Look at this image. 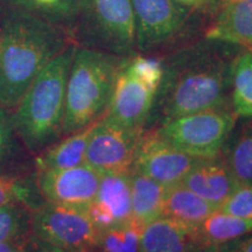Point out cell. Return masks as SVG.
Returning <instances> with one entry per match:
<instances>
[{
	"instance_id": "obj_1",
	"label": "cell",
	"mask_w": 252,
	"mask_h": 252,
	"mask_svg": "<svg viewBox=\"0 0 252 252\" xmlns=\"http://www.w3.org/2000/svg\"><path fill=\"white\" fill-rule=\"evenodd\" d=\"M231 63L215 47L197 46L163 65L162 82L156 97L162 123L225 108Z\"/></svg>"
},
{
	"instance_id": "obj_2",
	"label": "cell",
	"mask_w": 252,
	"mask_h": 252,
	"mask_svg": "<svg viewBox=\"0 0 252 252\" xmlns=\"http://www.w3.org/2000/svg\"><path fill=\"white\" fill-rule=\"evenodd\" d=\"M49 21L31 13L13 15L0 28V105L13 111L32 82L67 48Z\"/></svg>"
},
{
	"instance_id": "obj_3",
	"label": "cell",
	"mask_w": 252,
	"mask_h": 252,
	"mask_svg": "<svg viewBox=\"0 0 252 252\" xmlns=\"http://www.w3.org/2000/svg\"><path fill=\"white\" fill-rule=\"evenodd\" d=\"M76 47L68 46L46 65L21 97L11 119L15 133L32 152H41L62 135L65 90Z\"/></svg>"
},
{
	"instance_id": "obj_4",
	"label": "cell",
	"mask_w": 252,
	"mask_h": 252,
	"mask_svg": "<svg viewBox=\"0 0 252 252\" xmlns=\"http://www.w3.org/2000/svg\"><path fill=\"white\" fill-rule=\"evenodd\" d=\"M123 60L100 49H75L65 90L62 134L80 131L105 116Z\"/></svg>"
},
{
	"instance_id": "obj_5",
	"label": "cell",
	"mask_w": 252,
	"mask_h": 252,
	"mask_svg": "<svg viewBox=\"0 0 252 252\" xmlns=\"http://www.w3.org/2000/svg\"><path fill=\"white\" fill-rule=\"evenodd\" d=\"M235 113L206 110L162 123L157 132L172 146L195 159H214L234 131Z\"/></svg>"
},
{
	"instance_id": "obj_6",
	"label": "cell",
	"mask_w": 252,
	"mask_h": 252,
	"mask_svg": "<svg viewBox=\"0 0 252 252\" xmlns=\"http://www.w3.org/2000/svg\"><path fill=\"white\" fill-rule=\"evenodd\" d=\"M31 232L40 241L69 252H93L99 236L86 209L47 201L31 210Z\"/></svg>"
},
{
	"instance_id": "obj_7",
	"label": "cell",
	"mask_w": 252,
	"mask_h": 252,
	"mask_svg": "<svg viewBox=\"0 0 252 252\" xmlns=\"http://www.w3.org/2000/svg\"><path fill=\"white\" fill-rule=\"evenodd\" d=\"M82 33L105 52L124 55L135 48L131 0H82L77 17Z\"/></svg>"
},
{
	"instance_id": "obj_8",
	"label": "cell",
	"mask_w": 252,
	"mask_h": 252,
	"mask_svg": "<svg viewBox=\"0 0 252 252\" xmlns=\"http://www.w3.org/2000/svg\"><path fill=\"white\" fill-rule=\"evenodd\" d=\"M141 135L143 128L126 127L104 116L91 130L86 163L100 175L131 174Z\"/></svg>"
},
{
	"instance_id": "obj_9",
	"label": "cell",
	"mask_w": 252,
	"mask_h": 252,
	"mask_svg": "<svg viewBox=\"0 0 252 252\" xmlns=\"http://www.w3.org/2000/svg\"><path fill=\"white\" fill-rule=\"evenodd\" d=\"M135 25V48L146 52L180 33L189 7L175 0H131Z\"/></svg>"
},
{
	"instance_id": "obj_10",
	"label": "cell",
	"mask_w": 252,
	"mask_h": 252,
	"mask_svg": "<svg viewBox=\"0 0 252 252\" xmlns=\"http://www.w3.org/2000/svg\"><path fill=\"white\" fill-rule=\"evenodd\" d=\"M197 160L175 149L156 131L140 137L132 172L169 187L181 184Z\"/></svg>"
},
{
	"instance_id": "obj_11",
	"label": "cell",
	"mask_w": 252,
	"mask_h": 252,
	"mask_svg": "<svg viewBox=\"0 0 252 252\" xmlns=\"http://www.w3.org/2000/svg\"><path fill=\"white\" fill-rule=\"evenodd\" d=\"M100 174L83 165L65 169L40 171L36 173L39 193L47 202L88 209L96 196Z\"/></svg>"
},
{
	"instance_id": "obj_12",
	"label": "cell",
	"mask_w": 252,
	"mask_h": 252,
	"mask_svg": "<svg viewBox=\"0 0 252 252\" xmlns=\"http://www.w3.org/2000/svg\"><path fill=\"white\" fill-rule=\"evenodd\" d=\"M125 59L116 76L105 117L131 128H143L156 103L158 89L128 70Z\"/></svg>"
},
{
	"instance_id": "obj_13",
	"label": "cell",
	"mask_w": 252,
	"mask_h": 252,
	"mask_svg": "<svg viewBox=\"0 0 252 252\" xmlns=\"http://www.w3.org/2000/svg\"><path fill=\"white\" fill-rule=\"evenodd\" d=\"M98 231L122 225L132 219L130 174H104L96 196L87 209Z\"/></svg>"
},
{
	"instance_id": "obj_14",
	"label": "cell",
	"mask_w": 252,
	"mask_h": 252,
	"mask_svg": "<svg viewBox=\"0 0 252 252\" xmlns=\"http://www.w3.org/2000/svg\"><path fill=\"white\" fill-rule=\"evenodd\" d=\"M140 252H216L198 237L195 225L160 216L144 226Z\"/></svg>"
},
{
	"instance_id": "obj_15",
	"label": "cell",
	"mask_w": 252,
	"mask_h": 252,
	"mask_svg": "<svg viewBox=\"0 0 252 252\" xmlns=\"http://www.w3.org/2000/svg\"><path fill=\"white\" fill-rule=\"evenodd\" d=\"M204 36L252 52V0H220Z\"/></svg>"
},
{
	"instance_id": "obj_16",
	"label": "cell",
	"mask_w": 252,
	"mask_h": 252,
	"mask_svg": "<svg viewBox=\"0 0 252 252\" xmlns=\"http://www.w3.org/2000/svg\"><path fill=\"white\" fill-rule=\"evenodd\" d=\"M181 184L217 208L241 185L225 162L219 161L216 158L198 159Z\"/></svg>"
},
{
	"instance_id": "obj_17",
	"label": "cell",
	"mask_w": 252,
	"mask_h": 252,
	"mask_svg": "<svg viewBox=\"0 0 252 252\" xmlns=\"http://www.w3.org/2000/svg\"><path fill=\"white\" fill-rule=\"evenodd\" d=\"M94 123L82 130L67 134L64 139L52 144L35 159L36 172L71 168L86 163V151Z\"/></svg>"
},
{
	"instance_id": "obj_18",
	"label": "cell",
	"mask_w": 252,
	"mask_h": 252,
	"mask_svg": "<svg viewBox=\"0 0 252 252\" xmlns=\"http://www.w3.org/2000/svg\"><path fill=\"white\" fill-rule=\"evenodd\" d=\"M216 210L219 208L215 204L208 202L182 184H176L166 188L161 216L197 225Z\"/></svg>"
},
{
	"instance_id": "obj_19",
	"label": "cell",
	"mask_w": 252,
	"mask_h": 252,
	"mask_svg": "<svg viewBox=\"0 0 252 252\" xmlns=\"http://www.w3.org/2000/svg\"><path fill=\"white\" fill-rule=\"evenodd\" d=\"M132 219L144 226L161 216L166 186L139 173L130 174Z\"/></svg>"
},
{
	"instance_id": "obj_20",
	"label": "cell",
	"mask_w": 252,
	"mask_h": 252,
	"mask_svg": "<svg viewBox=\"0 0 252 252\" xmlns=\"http://www.w3.org/2000/svg\"><path fill=\"white\" fill-rule=\"evenodd\" d=\"M195 228L201 242L207 248L216 250L220 245L252 232V220L216 210Z\"/></svg>"
},
{
	"instance_id": "obj_21",
	"label": "cell",
	"mask_w": 252,
	"mask_h": 252,
	"mask_svg": "<svg viewBox=\"0 0 252 252\" xmlns=\"http://www.w3.org/2000/svg\"><path fill=\"white\" fill-rule=\"evenodd\" d=\"M230 98L236 116L252 118V52L247 50L232 60Z\"/></svg>"
},
{
	"instance_id": "obj_22",
	"label": "cell",
	"mask_w": 252,
	"mask_h": 252,
	"mask_svg": "<svg viewBox=\"0 0 252 252\" xmlns=\"http://www.w3.org/2000/svg\"><path fill=\"white\" fill-rule=\"evenodd\" d=\"M224 162L239 184L252 186V118L231 137Z\"/></svg>"
},
{
	"instance_id": "obj_23",
	"label": "cell",
	"mask_w": 252,
	"mask_h": 252,
	"mask_svg": "<svg viewBox=\"0 0 252 252\" xmlns=\"http://www.w3.org/2000/svg\"><path fill=\"white\" fill-rule=\"evenodd\" d=\"M144 225L131 219L124 224L99 232L94 250L98 252H140Z\"/></svg>"
},
{
	"instance_id": "obj_24",
	"label": "cell",
	"mask_w": 252,
	"mask_h": 252,
	"mask_svg": "<svg viewBox=\"0 0 252 252\" xmlns=\"http://www.w3.org/2000/svg\"><path fill=\"white\" fill-rule=\"evenodd\" d=\"M31 210L17 202L0 207V242L25 239L31 231Z\"/></svg>"
},
{
	"instance_id": "obj_25",
	"label": "cell",
	"mask_w": 252,
	"mask_h": 252,
	"mask_svg": "<svg viewBox=\"0 0 252 252\" xmlns=\"http://www.w3.org/2000/svg\"><path fill=\"white\" fill-rule=\"evenodd\" d=\"M26 8L28 13L43 17L46 21L76 19L82 0H13Z\"/></svg>"
},
{
	"instance_id": "obj_26",
	"label": "cell",
	"mask_w": 252,
	"mask_h": 252,
	"mask_svg": "<svg viewBox=\"0 0 252 252\" xmlns=\"http://www.w3.org/2000/svg\"><path fill=\"white\" fill-rule=\"evenodd\" d=\"M12 202L25 204L30 209L40 204L36 202L35 188L30 180L0 173V207Z\"/></svg>"
},
{
	"instance_id": "obj_27",
	"label": "cell",
	"mask_w": 252,
	"mask_h": 252,
	"mask_svg": "<svg viewBox=\"0 0 252 252\" xmlns=\"http://www.w3.org/2000/svg\"><path fill=\"white\" fill-rule=\"evenodd\" d=\"M220 212L252 220V186L239 185L219 208Z\"/></svg>"
},
{
	"instance_id": "obj_28",
	"label": "cell",
	"mask_w": 252,
	"mask_h": 252,
	"mask_svg": "<svg viewBox=\"0 0 252 252\" xmlns=\"http://www.w3.org/2000/svg\"><path fill=\"white\" fill-rule=\"evenodd\" d=\"M11 115L0 105V166L8 161L17 150V141Z\"/></svg>"
},
{
	"instance_id": "obj_29",
	"label": "cell",
	"mask_w": 252,
	"mask_h": 252,
	"mask_svg": "<svg viewBox=\"0 0 252 252\" xmlns=\"http://www.w3.org/2000/svg\"><path fill=\"white\" fill-rule=\"evenodd\" d=\"M216 252H252V235L220 245L216 249Z\"/></svg>"
},
{
	"instance_id": "obj_30",
	"label": "cell",
	"mask_w": 252,
	"mask_h": 252,
	"mask_svg": "<svg viewBox=\"0 0 252 252\" xmlns=\"http://www.w3.org/2000/svg\"><path fill=\"white\" fill-rule=\"evenodd\" d=\"M25 252H69L63 249L53 247L45 242L40 241L32 235L30 241H25Z\"/></svg>"
},
{
	"instance_id": "obj_31",
	"label": "cell",
	"mask_w": 252,
	"mask_h": 252,
	"mask_svg": "<svg viewBox=\"0 0 252 252\" xmlns=\"http://www.w3.org/2000/svg\"><path fill=\"white\" fill-rule=\"evenodd\" d=\"M25 241L0 242V252H25Z\"/></svg>"
},
{
	"instance_id": "obj_32",
	"label": "cell",
	"mask_w": 252,
	"mask_h": 252,
	"mask_svg": "<svg viewBox=\"0 0 252 252\" xmlns=\"http://www.w3.org/2000/svg\"><path fill=\"white\" fill-rule=\"evenodd\" d=\"M175 1L180 2V4L187 6V7H197V6H201L207 0H175Z\"/></svg>"
}]
</instances>
